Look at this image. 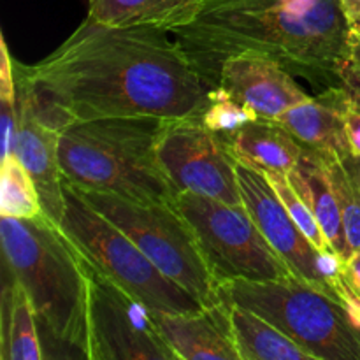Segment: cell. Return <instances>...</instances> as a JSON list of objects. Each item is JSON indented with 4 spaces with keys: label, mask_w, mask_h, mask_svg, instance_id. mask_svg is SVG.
<instances>
[{
    "label": "cell",
    "mask_w": 360,
    "mask_h": 360,
    "mask_svg": "<svg viewBox=\"0 0 360 360\" xmlns=\"http://www.w3.org/2000/svg\"><path fill=\"white\" fill-rule=\"evenodd\" d=\"M171 32L84 18L46 58L23 65L39 98L67 123L123 116H200L211 86Z\"/></svg>",
    "instance_id": "obj_1"
},
{
    "label": "cell",
    "mask_w": 360,
    "mask_h": 360,
    "mask_svg": "<svg viewBox=\"0 0 360 360\" xmlns=\"http://www.w3.org/2000/svg\"><path fill=\"white\" fill-rule=\"evenodd\" d=\"M172 35L213 88L229 56L252 53L274 60L319 94L343 84L350 48L340 0H204L195 20Z\"/></svg>",
    "instance_id": "obj_2"
},
{
    "label": "cell",
    "mask_w": 360,
    "mask_h": 360,
    "mask_svg": "<svg viewBox=\"0 0 360 360\" xmlns=\"http://www.w3.org/2000/svg\"><path fill=\"white\" fill-rule=\"evenodd\" d=\"M4 271L23 287L39 327L58 343L88 354L91 269L56 221L0 217Z\"/></svg>",
    "instance_id": "obj_3"
},
{
    "label": "cell",
    "mask_w": 360,
    "mask_h": 360,
    "mask_svg": "<svg viewBox=\"0 0 360 360\" xmlns=\"http://www.w3.org/2000/svg\"><path fill=\"white\" fill-rule=\"evenodd\" d=\"M164 123L157 116L70 122L58 141L63 181L137 202L172 204L179 192L157 153Z\"/></svg>",
    "instance_id": "obj_4"
},
{
    "label": "cell",
    "mask_w": 360,
    "mask_h": 360,
    "mask_svg": "<svg viewBox=\"0 0 360 360\" xmlns=\"http://www.w3.org/2000/svg\"><path fill=\"white\" fill-rule=\"evenodd\" d=\"M221 299L259 313L315 360H360V326L347 306L295 274L227 281Z\"/></svg>",
    "instance_id": "obj_5"
},
{
    "label": "cell",
    "mask_w": 360,
    "mask_h": 360,
    "mask_svg": "<svg viewBox=\"0 0 360 360\" xmlns=\"http://www.w3.org/2000/svg\"><path fill=\"white\" fill-rule=\"evenodd\" d=\"M58 225L95 273L151 313H192L206 308L195 295L165 276L122 229L67 181H63V213Z\"/></svg>",
    "instance_id": "obj_6"
},
{
    "label": "cell",
    "mask_w": 360,
    "mask_h": 360,
    "mask_svg": "<svg viewBox=\"0 0 360 360\" xmlns=\"http://www.w3.org/2000/svg\"><path fill=\"white\" fill-rule=\"evenodd\" d=\"M79 192L122 229L165 276L195 295L206 308L224 304V285L211 269L192 225L172 204L137 202L90 190Z\"/></svg>",
    "instance_id": "obj_7"
},
{
    "label": "cell",
    "mask_w": 360,
    "mask_h": 360,
    "mask_svg": "<svg viewBox=\"0 0 360 360\" xmlns=\"http://www.w3.org/2000/svg\"><path fill=\"white\" fill-rule=\"evenodd\" d=\"M172 206L192 225L221 285L234 280H278L294 274L264 238L245 204L179 192Z\"/></svg>",
    "instance_id": "obj_8"
},
{
    "label": "cell",
    "mask_w": 360,
    "mask_h": 360,
    "mask_svg": "<svg viewBox=\"0 0 360 360\" xmlns=\"http://www.w3.org/2000/svg\"><path fill=\"white\" fill-rule=\"evenodd\" d=\"M157 153L178 192L243 204L238 160L227 141L211 130L200 116L165 120Z\"/></svg>",
    "instance_id": "obj_9"
},
{
    "label": "cell",
    "mask_w": 360,
    "mask_h": 360,
    "mask_svg": "<svg viewBox=\"0 0 360 360\" xmlns=\"http://www.w3.org/2000/svg\"><path fill=\"white\" fill-rule=\"evenodd\" d=\"M86 359L178 360L162 338L153 313L94 269L88 304Z\"/></svg>",
    "instance_id": "obj_10"
},
{
    "label": "cell",
    "mask_w": 360,
    "mask_h": 360,
    "mask_svg": "<svg viewBox=\"0 0 360 360\" xmlns=\"http://www.w3.org/2000/svg\"><path fill=\"white\" fill-rule=\"evenodd\" d=\"M238 181L243 204L292 273L338 299L336 287L345 259L322 253L309 241L274 192L266 174L238 164Z\"/></svg>",
    "instance_id": "obj_11"
},
{
    "label": "cell",
    "mask_w": 360,
    "mask_h": 360,
    "mask_svg": "<svg viewBox=\"0 0 360 360\" xmlns=\"http://www.w3.org/2000/svg\"><path fill=\"white\" fill-rule=\"evenodd\" d=\"M14 74L20 105L16 157L34 178L44 214L60 224L63 213V178L58 164V141L67 122L39 98L16 60Z\"/></svg>",
    "instance_id": "obj_12"
},
{
    "label": "cell",
    "mask_w": 360,
    "mask_h": 360,
    "mask_svg": "<svg viewBox=\"0 0 360 360\" xmlns=\"http://www.w3.org/2000/svg\"><path fill=\"white\" fill-rule=\"evenodd\" d=\"M214 88H220L259 118L269 120H278L292 105L309 97L295 76L280 63L252 53L229 56L221 63Z\"/></svg>",
    "instance_id": "obj_13"
},
{
    "label": "cell",
    "mask_w": 360,
    "mask_h": 360,
    "mask_svg": "<svg viewBox=\"0 0 360 360\" xmlns=\"http://www.w3.org/2000/svg\"><path fill=\"white\" fill-rule=\"evenodd\" d=\"M165 343L178 360H241L229 322V304L192 313H153Z\"/></svg>",
    "instance_id": "obj_14"
},
{
    "label": "cell",
    "mask_w": 360,
    "mask_h": 360,
    "mask_svg": "<svg viewBox=\"0 0 360 360\" xmlns=\"http://www.w3.org/2000/svg\"><path fill=\"white\" fill-rule=\"evenodd\" d=\"M350 101L347 88H329L292 105L278 122L320 157L352 153L345 125Z\"/></svg>",
    "instance_id": "obj_15"
},
{
    "label": "cell",
    "mask_w": 360,
    "mask_h": 360,
    "mask_svg": "<svg viewBox=\"0 0 360 360\" xmlns=\"http://www.w3.org/2000/svg\"><path fill=\"white\" fill-rule=\"evenodd\" d=\"M238 164L255 171L290 172L301 160L304 146L278 120L253 118L229 139Z\"/></svg>",
    "instance_id": "obj_16"
},
{
    "label": "cell",
    "mask_w": 360,
    "mask_h": 360,
    "mask_svg": "<svg viewBox=\"0 0 360 360\" xmlns=\"http://www.w3.org/2000/svg\"><path fill=\"white\" fill-rule=\"evenodd\" d=\"M287 174L292 186L313 211L329 245L341 259L347 260L352 252L348 248L340 204L323 158L315 151L304 148L301 160Z\"/></svg>",
    "instance_id": "obj_17"
},
{
    "label": "cell",
    "mask_w": 360,
    "mask_h": 360,
    "mask_svg": "<svg viewBox=\"0 0 360 360\" xmlns=\"http://www.w3.org/2000/svg\"><path fill=\"white\" fill-rule=\"evenodd\" d=\"M204 0H88V18L111 27H150L174 32L192 23Z\"/></svg>",
    "instance_id": "obj_18"
},
{
    "label": "cell",
    "mask_w": 360,
    "mask_h": 360,
    "mask_svg": "<svg viewBox=\"0 0 360 360\" xmlns=\"http://www.w3.org/2000/svg\"><path fill=\"white\" fill-rule=\"evenodd\" d=\"M229 322L241 360H315L283 330L245 306L229 304Z\"/></svg>",
    "instance_id": "obj_19"
},
{
    "label": "cell",
    "mask_w": 360,
    "mask_h": 360,
    "mask_svg": "<svg viewBox=\"0 0 360 360\" xmlns=\"http://www.w3.org/2000/svg\"><path fill=\"white\" fill-rule=\"evenodd\" d=\"M4 274L2 360L46 359L39 338V320L30 297L7 271Z\"/></svg>",
    "instance_id": "obj_20"
},
{
    "label": "cell",
    "mask_w": 360,
    "mask_h": 360,
    "mask_svg": "<svg viewBox=\"0 0 360 360\" xmlns=\"http://www.w3.org/2000/svg\"><path fill=\"white\" fill-rule=\"evenodd\" d=\"M333 181L350 252L360 250V157L355 153L322 157Z\"/></svg>",
    "instance_id": "obj_21"
},
{
    "label": "cell",
    "mask_w": 360,
    "mask_h": 360,
    "mask_svg": "<svg viewBox=\"0 0 360 360\" xmlns=\"http://www.w3.org/2000/svg\"><path fill=\"white\" fill-rule=\"evenodd\" d=\"M41 195L34 178L16 155L2 158L0 172V217L35 218L41 217Z\"/></svg>",
    "instance_id": "obj_22"
},
{
    "label": "cell",
    "mask_w": 360,
    "mask_h": 360,
    "mask_svg": "<svg viewBox=\"0 0 360 360\" xmlns=\"http://www.w3.org/2000/svg\"><path fill=\"white\" fill-rule=\"evenodd\" d=\"M266 178L269 179L274 192L278 193L280 200L285 204V207H287V211L290 213V217L297 221V225L302 229V232L308 236L309 241H311L322 253H327V255H338L333 250V246L329 245V241H327L326 234H323L322 227H320V224L316 221L313 211L309 210V206L304 202V199L299 195L297 190L292 186L287 172L271 171L266 172Z\"/></svg>",
    "instance_id": "obj_23"
},
{
    "label": "cell",
    "mask_w": 360,
    "mask_h": 360,
    "mask_svg": "<svg viewBox=\"0 0 360 360\" xmlns=\"http://www.w3.org/2000/svg\"><path fill=\"white\" fill-rule=\"evenodd\" d=\"M200 118H202V122L206 123L211 130L220 134V136L229 143V139H231L246 122H250V120L253 118H259V116L253 115V112L248 111L246 108H243L239 102H236L234 98H231L227 94H224L220 88H213V90H211L210 105H207L206 111L200 115Z\"/></svg>",
    "instance_id": "obj_24"
},
{
    "label": "cell",
    "mask_w": 360,
    "mask_h": 360,
    "mask_svg": "<svg viewBox=\"0 0 360 360\" xmlns=\"http://www.w3.org/2000/svg\"><path fill=\"white\" fill-rule=\"evenodd\" d=\"M2 120V158L16 155L18 132H20V105L16 101H0Z\"/></svg>",
    "instance_id": "obj_25"
},
{
    "label": "cell",
    "mask_w": 360,
    "mask_h": 360,
    "mask_svg": "<svg viewBox=\"0 0 360 360\" xmlns=\"http://www.w3.org/2000/svg\"><path fill=\"white\" fill-rule=\"evenodd\" d=\"M0 101H16V74H14V58L11 56L6 39H0Z\"/></svg>",
    "instance_id": "obj_26"
},
{
    "label": "cell",
    "mask_w": 360,
    "mask_h": 360,
    "mask_svg": "<svg viewBox=\"0 0 360 360\" xmlns=\"http://www.w3.org/2000/svg\"><path fill=\"white\" fill-rule=\"evenodd\" d=\"M345 125H347V136L352 153L360 157V105L355 104L354 101H350L347 115H345Z\"/></svg>",
    "instance_id": "obj_27"
},
{
    "label": "cell",
    "mask_w": 360,
    "mask_h": 360,
    "mask_svg": "<svg viewBox=\"0 0 360 360\" xmlns=\"http://www.w3.org/2000/svg\"><path fill=\"white\" fill-rule=\"evenodd\" d=\"M340 4L348 25L350 27L360 25V0H340Z\"/></svg>",
    "instance_id": "obj_28"
}]
</instances>
